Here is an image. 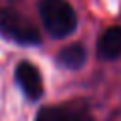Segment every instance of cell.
<instances>
[{
    "instance_id": "cell-3",
    "label": "cell",
    "mask_w": 121,
    "mask_h": 121,
    "mask_svg": "<svg viewBox=\"0 0 121 121\" xmlns=\"http://www.w3.org/2000/svg\"><path fill=\"white\" fill-rule=\"evenodd\" d=\"M15 81L21 87V91L25 93L26 98L30 100H38L43 95V83H42V74L40 70L28 62V60H21L15 66Z\"/></svg>"
},
{
    "instance_id": "cell-6",
    "label": "cell",
    "mask_w": 121,
    "mask_h": 121,
    "mask_svg": "<svg viewBox=\"0 0 121 121\" xmlns=\"http://www.w3.org/2000/svg\"><path fill=\"white\" fill-rule=\"evenodd\" d=\"M36 121H87L83 113L70 110V108H49L43 110Z\"/></svg>"
},
{
    "instance_id": "cell-2",
    "label": "cell",
    "mask_w": 121,
    "mask_h": 121,
    "mask_svg": "<svg viewBox=\"0 0 121 121\" xmlns=\"http://www.w3.org/2000/svg\"><path fill=\"white\" fill-rule=\"evenodd\" d=\"M0 32L6 34L8 38L15 40L17 43H23V45H34L40 42L38 30L15 11H2L0 13Z\"/></svg>"
},
{
    "instance_id": "cell-5",
    "label": "cell",
    "mask_w": 121,
    "mask_h": 121,
    "mask_svg": "<svg viewBox=\"0 0 121 121\" xmlns=\"http://www.w3.org/2000/svg\"><path fill=\"white\" fill-rule=\"evenodd\" d=\"M85 59H87V51L81 43H70V45L62 47L57 55V62L62 68H68V70L81 68L85 64Z\"/></svg>"
},
{
    "instance_id": "cell-4",
    "label": "cell",
    "mask_w": 121,
    "mask_h": 121,
    "mask_svg": "<svg viewBox=\"0 0 121 121\" xmlns=\"http://www.w3.org/2000/svg\"><path fill=\"white\" fill-rule=\"evenodd\" d=\"M96 53L104 60L121 57V26H110L100 34L96 42Z\"/></svg>"
},
{
    "instance_id": "cell-1",
    "label": "cell",
    "mask_w": 121,
    "mask_h": 121,
    "mask_svg": "<svg viewBox=\"0 0 121 121\" xmlns=\"http://www.w3.org/2000/svg\"><path fill=\"white\" fill-rule=\"evenodd\" d=\"M38 11L42 25L51 38H66L78 26V15L66 0H42Z\"/></svg>"
}]
</instances>
